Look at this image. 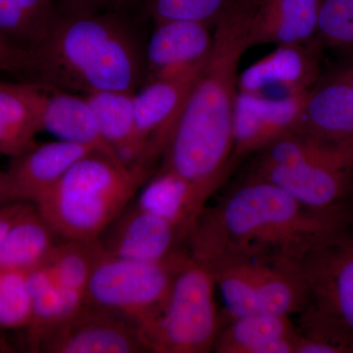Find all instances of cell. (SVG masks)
<instances>
[{
    "mask_svg": "<svg viewBox=\"0 0 353 353\" xmlns=\"http://www.w3.org/2000/svg\"><path fill=\"white\" fill-rule=\"evenodd\" d=\"M352 221L347 208L314 210L273 183L246 176L214 205L202 209L185 248L206 268L248 259L299 268L318 243Z\"/></svg>",
    "mask_w": 353,
    "mask_h": 353,
    "instance_id": "1",
    "label": "cell"
},
{
    "mask_svg": "<svg viewBox=\"0 0 353 353\" xmlns=\"http://www.w3.org/2000/svg\"><path fill=\"white\" fill-rule=\"evenodd\" d=\"M257 0H233L215 23L208 62L192 85L165 148L161 168L189 185L196 214L236 166L234 117L239 65L250 46Z\"/></svg>",
    "mask_w": 353,
    "mask_h": 353,
    "instance_id": "2",
    "label": "cell"
},
{
    "mask_svg": "<svg viewBox=\"0 0 353 353\" xmlns=\"http://www.w3.org/2000/svg\"><path fill=\"white\" fill-rule=\"evenodd\" d=\"M32 57L30 80L75 94L136 92L145 79L136 39L111 14L57 16Z\"/></svg>",
    "mask_w": 353,
    "mask_h": 353,
    "instance_id": "3",
    "label": "cell"
},
{
    "mask_svg": "<svg viewBox=\"0 0 353 353\" xmlns=\"http://www.w3.org/2000/svg\"><path fill=\"white\" fill-rule=\"evenodd\" d=\"M153 174L152 168L92 152L34 205L60 238L97 241Z\"/></svg>",
    "mask_w": 353,
    "mask_h": 353,
    "instance_id": "4",
    "label": "cell"
},
{
    "mask_svg": "<svg viewBox=\"0 0 353 353\" xmlns=\"http://www.w3.org/2000/svg\"><path fill=\"white\" fill-rule=\"evenodd\" d=\"M248 176L273 183L314 210H341L353 183V143L290 132L259 152Z\"/></svg>",
    "mask_w": 353,
    "mask_h": 353,
    "instance_id": "5",
    "label": "cell"
},
{
    "mask_svg": "<svg viewBox=\"0 0 353 353\" xmlns=\"http://www.w3.org/2000/svg\"><path fill=\"white\" fill-rule=\"evenodd\" d=\"M190 259L187 248L164 261H139L102 250L85 290V303L126 318L139 331L161 314L178 272Z\"/></svg>",
    "mask_w": 353,
    "mask_h": 353,
    "instance_id": "6",
    "label": "cell"
},
{
    "mask_svg": "<svg viewBox=\"0 0 353 353\" xmlns=\"http://www.w3.org/2000/svg\"><path fill=\"white\" fill-rule=\"evenodd\" d=\"M215 290L213 274L190 257L176 275L161 314L139 331L148 352H212L223 326Z\"/></svg>",
    "mask_w": 353,
    "mask_h": 353,
    "instance_id": "7",
    "label": "cell"
},
{
    "mask_svg": "<svg viewBox=\"0 0 353 353\" xmlns=\"http://www.w3.org/2000/svg\"><path fill=\"white\" fill-rule=\"evenodd\" d=\"M227 317L292 316L307 307V287L299 267L263 260H234L208 268Z\"/></svg>",
    "mask_w": 353,
    "mask_h": 353,
    "instance_id": "8",
    "label": "cell"
},
{
    "mask_svg": "<svg viewBox=\"0 0 353 353\" xmlns=\"http://www.w3.org/2000/svg\"><path fill=\"white\" fill-rule=\"evenodd\" d=\"M309 304L353 331V222L318 243L299 264Z\"/></svg>",
    "mask_w": 353,
    "mask_h": 353,
    "instance_id": "9",
    "label": "cell"
},
{
    "mask_svg": "<svg viewBox=\"0 0 353 353\" xmlns=\"http://www.w3.org/2000/svg\"><path fill=\"white\" fill-rule=\"evenodd\" d=\"M31 350L48 353L148 352L136 325L87 303L68 320L39 336Z\"/></svg>",
    "mask_w": 353,
    "mask_h": 353,
    "instance_id": "10",
    "label": "cell"
},
{
    "mask_svg": "<svg viewBox=\"0 0 353 353\" xmlns=\"http://www.w3.org/2000/svg\"><path fill=\"white\" fill-rule=\"evenodd\" d=\"M97 241L104 252L139 261H164L185 248L179 228L134 203H130Z\"/></svg>",
    "mask_w": 353,
    "mask_h": 353,
    "instance_id": "11",
    "label": "cell"
},
{
    "mask_svg": "<svg viewBox=\"0 0 353 353\" xmlns=\"http://www.w3.org/2000/svg\"><path fill=\"white\" fill-rule=\"evenodd\" d=\"M201 72L146 81L134 92L137 128L148 166L152 167L163 155L183 104Z\"/></svg>",
    "mask_w": 353,
    "mask_h": 353,
    "instance_id": "12",
    "label": "cell"
},
{
    "mask_svg": "<svg viewBox=\"0 0 353 353\" xmlns=\"http://www.w3.org/2000/svg\"><path fill=\"white\" fill-rule=\"evenodd\" d=\"M155 25L145 50V82L199 73L212 51L210 26L185 21Z\"/></svg>",
    "mask_w": 353,
    "mask_h": 353,
    "instance_id": "13",
    "label": "cell"
},
{
    "mask_svg": "<svg viewBox=\"0 0 353 353\" xmlns=\"http://www.w3.org/2000/svg\"><path fill=\"white\" fill-rule=\"evenodd\" d=\"M307 94L271 99L238 92L234 117L236 163L296 131Z\"/></svg>",
    "mask_w": 353,
    "mask_h": 353,
    "instance_id": "14",
    "label": "cell"
},
{
    "mask_svg": "<svg viewBox=\"0 0 353 353\" xmlns=\"http://www.w3.org/2000/svg\"><path fill=\"white\" fill-rule=\"evenodd\" d=\"M317 77V62L304 46H279L239 75V92L263 99H289L308 94Z\"/></svg>",
    "mask_w": 353,
    "mask_h": 353,
    "instance_id": "15",
    "label": "cell"
},
{
    "mask_svg": "<svg viewBox=\"0 0 353 353\" xmlns=\"http://www.w3.org/2000/svg\"><path fill=\"white\" fill-rule=\"evenodd\" d=\"M92 152L87 146L62 139L36 143L11 158L6 172L20 201L37 204L77 161Z\"/></svg>",
    "mask_w": 353,
    "mask_h": 353,
    "instance_id": "16",
    "label": "cell"
},
{
    "mask_svg": "<svg viewBox=\"0 0 353 353\" xmlns=\"http://www.w3.org/2000/svg\"><path fill=\"white\" fill-rule=\"evenodd\" d=\"M46 99L41 83L0 80V154L15 157L36 145Z\"/></svg>",
    "mask_w": 353,
    "mask_h": 353,
    "instance_id": "17",
    "label": "cell"
},
{
    "mask_svg": "<svg viewBox=\"0 0 353 353\" xmlns=\"http://www.w3.org/2000/svg\"><path fill=\"white\" fill-rule=\"evenodd\" d=\"M320 6L321 0H257L250 46H304L317 34Z\"/></svg>",
    "mask_w": 353,
    "mask_h": 353,
    "instance_id": "18",
    "label": "cell"
},
{
    "mask_svg": "<svg viewBox=\"0 0 353 353\" xmlns=\"http://www.w3.org/2000/svg\"><path fill=\"white\" fill-rule=\"evenodd\" d=\"M331 143H353V88L334 75L304 101L296 131Z\"/></svg>",
    "mask_w": 353,
    "mask_h": 353,
    "instance_id": "19",
    "label": "cell"
},
{
    "mask_svg": "<svg viewBox=\"0 0 353 353\" xmlns=\"http://www.w3.org/2000/svg\"><path fill=\"white\" fill-rule=\"evenodd\" d=\"M296 326L290 316L252 314L230 318L223 324L213 352L294 353Z\"/></svg>",
    "mask_w": 353,
    "mask_h": 353,
    "instance_id": "20",
    "label": "cell"
},
{
    "mask_svg": "<svg viewBox=\"0 0 353 353\" xmlns=\"http://www.w3.org/2000/svg\"><path fill=\"white\" fill-rule=\"evenodd\" d=\"M43 131L120 161L102 136L94 110L85 95L46 87Z\"/></svg>",
    "mask_w": 353,
    "mask_h": 353,
    "instance_id": "21",
    "label": "cell"
},
{
    "mask_svg": "<svg viewBox=\"0 0 353 353\" xmlns=\"http://www.w3.org/2000/svg\"><path fill=\"white\" fill-rule=\"evenodd\" d=\"M134 94L128 92H97L85 97L94 110L102 136L120 161L130 167L152 168L145 163L139 141Z\"/></svg>",
    "mask_w": 353,
    "mask_h": 353,
    "instance_id": "22",
    "label": "cell"
},
{
    "mask_svg": "<svg viewBox=\"0 0 353 353\" xmlns=\"http://www.w3.org/2000/svg\"><path fill=\"white\" fill-rule=\"evenodd\" d=\"M27 277L32 316L26 330L31 347L39 336L76 314L85 305V294L60 285L46 261L27 271Z\"/></svg>",
    "mask_w": 353,
    "mask_h": 353,
    "instance_id": "23",
    "label": "cell"
},
{
    "mask_svg": "<svg viewBox=\"0 0 353 353\" xmlns=\"http://www.w3.org/2000/svg\"><path fill=\"white\" fill-rule=\"evenodd\" d=\"M37 206L27 202L0 246V267L29 271L43 264L59 241Z\"/></svg>",
    "mask_w": 353,
    "mask_h": 353,
    "instance_id": "24",
    "label": "cell"
},
{
    "mask_svg": "<svg viewBox=\"0 0 353 353\" xmlns=\"http://www.w3.org/2000/svg\"><path fill=\"white\" fill-rule=\"evenodd\" d=\"M134 204L175 225L185 240L197 217L189 185L175 173L164 168H160L146 181L139 190Z\"/></svg>",
    "mask_w": 353,
    "mask_h": 353,
    "instance_id": "25",
    "label": "cell"
},
{
    "mask_svg": "<svg viewBox=\"0 0 353 353\" xmlns=\"http://www.w3.org/2000/svg\"><path fill=\"white\" fill-rule=\"evenodd\" d=\"M55 6L57 0H0V38L32 52L57 19Z\"/></svg>",
    "mask_w": 353,
    "mask_h": 353,
    "instance_id": "26",
    "label": "cell"
},
{
    "mask_svg": "<svg viewBox=\"0 0 353 353\" xmlns=\"http://www.w3.org/2000/svg\"><path fill=\"white\" fill-rule=\"evenodd\" d=\"M294 353H353V331L310 304L299 313Z\"/></svg>",
    "mask_w": 353,
    "mask_h": 353,
    "instance_id": "27",
    "label": "cell"
},
{
    "mask_svg": "<svg viewBox=\"0 0 353 353\" xmlns=\"http://www.w3.org/2000/svg\"><path fill=\"white\" fill-rule=\"evenodd\" d=\"M101 252L99 241L63 239L54 246L46 262L60 285L85 294L88 279Z\"/></svg>",
    "mask_w": 353,
    "mask_h": 353,
    "instance_id": "28",
    "label": "cell"
},
{
    "mask_svg": "<svg viewBox=\"0 0 353 353\" xmlns=\"http://www.w3.org/2000/svg\"><path fill=\"white\" fill-rule=\"evenodd\" d=\"M32 316L27 272L0 267V328L26 329Z\"/></svg>",
    "mask_w": 353,
    "mask_h": 353,
    "instance_id": "29",
    "label": "cell"
},
{
    "mask_svg": "<svg viewBox=\"0 0 353 353\" xmlns=\"http://www.w3.org/2000/svg\"><path fill=\"white\" fill-rule=\"evenodd\" d=\"M233 0H150L148 12L155 24L185 21L210 26L219 19Z\"/></svg>",
    "mask_w": 353,
    "mask_h": 353,
    "instance_id": "30",
    "label": "cell"
},
{
    "mask_svg": "<svg viewBox=\"0 0 353 353\" xmlns=\"http://www.w3.org/2000/svg\"><path fill=\"white\" fill-rule=\"evenodd\" d=\"M317 36L329 46L353 48V0H321Z\"/></svg>",
    "mask_w": 353,
    "mask_h": 353,
    "instance_id": "31",
    "label": "cell"
},
{
    "mask_svg": "<svg viewBox=\"0 0 353 353\" xmlns=\"http://www.w3.org/2000/svg\"><path fill=\"white\" fill-rule=\"evenodd\" d=\"M32 52L21 50L0 38V73L21 74L30 77Z\"/></svg>",
    "mask_w": 353,
    "mask_h": 353,
    "instance_id": "32",
    "label": "cell"
},
{
    "mask_svg": "<svg viewBox=\"0 0 353 353\" xmlns=\"http://www.w3.org/2000/svg\"><path fill=\"white\" fill-rule=\"evenodd\" d=\"M27 201H15L6 205L0 206V246L3 243L9 229L19 215Z\"/></svg>",
    "mask_w": 353,
    "mask_h": 353,
    "instance_id": "33",
    "label": "cell"
},
{
    "mask_svg": "<svg viewBox=\"0 0 353 353\" xmlns=\"http://www.w3.org/2000/svg\"><path fill=\"white\" fill-rule=\"evenodd\" d=\"M20 201L6 171L0 169V206Z\"/></svg>",
    "mask_w": 353,
    "mask_h": 353,
    "instance_id": "34",
    "label": "cell"
},
{
    "mask_svg": "<svg viewBox=\"0 0 353 353\" xmlns=\"http://www.w3.org/2000/svg\"><path fill=\"white\" fill-rule=\"evenodd\" d=\"M339 78L343 79V81L350 83L353 88V63L347 65L345 68L340 70L338 73L334 74Z\"/></svg>",
    "mask_w": 353,
    "mask_h": 353,
    "instance_id": "35",
    "label": "cell"
},
{
    "mask_svg": "<svg viewBox=\"0 0 353 353\" xmlns=\"http://www.w3.org/2000/svg\"><path fill=\"white\" fill-rule=\"evenodd\" d=\"M83 1L94 6H110V4L118 3L121 0H83Z\"/></svg>",
    "mask_w": 353,
    "mask_h": 353,
    "instance_id": "36",
    "label": "cell"
},
{
    "mask_svg": "<svg viewBox=\"0 0 353 353\" xmlns=\"http://www.w3.org/2000/svg\"><path fill=\"white\" fill-rule=\"evenodd\" d=\"M347 208L348 209V211H350V216H352V219L353 222V183L352 190H350V196H348L347 201Z\"/></svg>",
    "mask_w": 353,
    "mask_h": 353,
    "instance_id": "37",
    "label": "cell"
}]
</instances>
